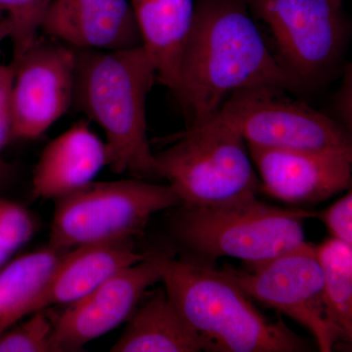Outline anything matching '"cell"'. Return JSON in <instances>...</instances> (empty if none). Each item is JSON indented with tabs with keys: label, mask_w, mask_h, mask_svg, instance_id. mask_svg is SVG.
Here are the masks:
<instances>
[{
	"label": "cell",
	"mask_w": 352,
	"mask_h": 352,
	"mask_svg": "<svg viewBox=\"0 0 352 352\" xmlns=\"http://www.w3.org/2000/svg\"><path fill=\"white\" fill-rule=\"evenodd\" d=\"M258 85L302 90L271 52L245 0H196L173 94L188 126L212 119L234 92Z\"/></svg>",
	"instance_id": "6da1fadb"
},
{
	"label": "cell",
	"mask_w": 352,
	"mask_h": 352,
	"mask_svg": "<svg viewBox=\"0 0 352 352\" xmlns=\"http://www.w3.org/2000/svg\"><path fill=\"white\" fill-rule=\"evenodd\" d=\"M76 53L73 103L105 133L108 168L139 179L157 176L146 117L148 95L157 80L151 58L142 45Z\"/></svg>",
	"instance_id": "7a4b0ae2"
},
{
	"label": "cell",
	"mask_w": 352,
	"mask_h": 352,
	"mask_svg": "<svg viewBox=\"0 0 352 352\" xmlns=\"http://www.w3.org/2000/svg\"><path fill=\"white\" fill-rule=\"evenodd\" d=\"M168 298L200 337L205 351L303 352L310 344L282 320L271 321L223 270L170 256L162 281Z\"/></svg>",
	"instance_id": "3957f363"
},
{
	"label": "cell",
	"mask_w": 352,
	"mask_h": 352,
	"mask_svg": "<svg viewBox=\"0 0 352 352\" xmlns=\"http://www.w3.org/2000/svg\"><path fill=\"white\" fill-rule=\"evenodd\" d=\"M176 208L173 235L201 263L233 258L248 265L263 263L305 244L303 221L317 214L266 205L256 197Z\"/></svg>",
	"instance_id": "277c9868"
},
{
	"label": "cell",
	"mask_w": 352,
	"mask_h": 352,
	"mask_svg": "<svg viewBox=\"0 0 352 352\" xmlns=\"http://www.w3.org/2000/svg\"><path fill=\"white\" fill-rule=\"evenodd\" d=\"M154 156L157 176L168 180L182 205H219L261 192L247 142L217 122L187 127Z\"/></svg>",
	"instance_id": "5b68a950"
},
{
	"label": "cell",
	"mask_w": 352,
	"mask_h": 352,
	"mask_svg": "<svg viewBox=\"0 0 352 352\" xmlns=\"http://www.w3.org/2000/svg\"><path fill=\"white\" fill-rule=\"evenodd\" d=\"M54 201L48 245L61 252L134 240L144 233L153 215L182 205L170 185L139 178L92 182Z\"/></svg>",
	"instance_id": "8992f818"
},
{
	"label": "cell",
	"mask_w": 352,
	"mask_h": 352,
	"mask_svg": "<svg viewBox=\"0 0 352 352\" xmlns=\"http://www.w3.org/2000/svg\"><path fill=\"white\" fill-rule=\"evenodd\" d=\"M268 28L277 59L300 87L323 82L337 69L351 24L342 0H245Z\"/></svg>",
	"instance_id": "52a82bcc"
},
{
	"label": "cell",
	"mask_w": 352,
	"mask_h": 352,
	"mask_svg": "<svg viewBox=\"0 0 352 352\" xmlns=\"http://www.w3.org/2000/svg\"><path fill=\"white\" fill-rule=\"evenodd\" d=\"M208 122L232 129L247 144L258 147L352 149L351 131L346 126L272 85L234 92Z\"/></svg>",
	"instance_id": "ba28073f"
},
{
	"label": "cell",
	"mask_w": 352,
	"mask_h": 352,
	"mask_svg": "<svg viewBox=\"0 0 352 352\" xmlns=\"http://www.w3.org/2000/svg\"><path fill=\"white\" fill-rule=\"evenodd\" d=\"M252 300L274 308L314 336L319 351L331 352L346 338L333 323L315 245L305 242L249 270H222Z\"/></svg>",
	"instance_id": "9c48e42d"
},
{
	"label": "cell",
	"mask_w": 352,
	"mask_h": 352,
	"mask_svg": "<svg viewBox=\"0 0 352 352\" xmlns=\"http://www.w3.org/2000/svg\"><path fill=\"white\" fill-rule=\"evenodd\" d=\"M11 89L12 140H32L61 119L74 102L76 50L36 39L16 63Z\"/></svg>",
	"instance_id": "30bf717a"
},
{
	"label": "cell",
	"mask_w": 352,
	"mask_h": 352,
	"mask_svg": "<svg viewBox=\"0 0 352 352\" xmlns=\"http://www.w3.org/2000/svg\"><path fill=\"white\" fill-rule=\"evenodd\" d=\"M170 254L150 252L120 270L82 300L66 305L53 318L59 352L80 351L85 344L126 323L148 289L162 281Z\"/></svg>",
	"instance_id": "8fae6325"
},
{
	"label": "cell",
	"mask_w": 352,
	"mask_h": 352,
	"mask_svg": "<svg viewBox=\"0 0 352 352\" xmlns=\"http://www.w3.org/2000/svg\"><path fill=\"white\" fill-rule=\"evenodd\" d=\"M248 145L261 191L288 204H316L351 189L352 149L296 150Z\"/></svg>",
	"instance_id": "7c38bea8"
},
{
	"label": "cell",
	"mask_w": 352,
	"mask_h": 352,
	"mask_svg": "<svg viewBox=\"0 0 352 352\" xmlns=\"http://www.w3.org/2000/svg\"><path fill=\"white\" fill-rule=\"evenodd\" d=\"M41 31L76 50L117 51L142 45L129 0H52Z\"/></svg>",
	"instance_id": "4fadbf2b"
},
{
	"label": "cell",
	"mask_w": 352,
	"mask_h": 352,
	"mask_svg": "<svg viewBox=\"0 0 352 352\" xmlns=\"http://www.w3.org/2000/svg\"><path fill=\"white\" fill-rule=\"evenodd\" d=\"M107 164L105 141L80 120L44 148L32 173V196L57 200L94 182Z\"/></svg>",
	"instance_id": "5bb4252c"
},
{
	"label": "cell",
	"mask_w": 352,
	"mask_h": 352,
	"mask_svg": "<svg viewBox=\"0 0 352 352\" xmlns=\"http://www.w3.org/2000/svg\"><path fill=\"white\" fill-rule=\"evenodd\" d=\"M134 240L94 243L65 252L47 286L39 296L34 312L72 305L82 300L120 270L143 261Z\"/></svg>",
	"instance_id": "9a60e30c"
},
{
	"label": "cell",
	"mask_w": 352,
	"mask_h": 352,
	"mask_svg": "<svg viewBox=\"0 0 352 352\" xmlns=\"http://www.w3.org/2000/svg\"><path fill=\"white\" fill-rule=\"evenodd\" d=\"M141 41L156 69L157 80L175 94L185 41L193 23L195 0H129Z\"/></svg>",
	"instance_id": "2e32d148"
},
{
	"label": "cell",
	"mask_w": 352,
	"mask_h": 352,
	"mask_svg": "<svg viewBox=\"0 0 352 352\" xmlns=\"http://www.w3.org/2000/svg\"><path fill=\"white\" fill-rule=\"evenodd\" d=\"M126 323L111 351H205L200 337L183 318L164 287L143 296Z\"/></svg>",
	"instance_id": "e0dca14e"
},
{
	"label": "cell",
	"mask_w": 352,
	"mask_h": 352,
	"mask_svg": "<svg viewBox=\"0 0 352 352\" xmlns=\"http://www.w3.org/2000/svg\"><path fill=\"white\" fill-rule=\"evenodd\" d=\"M64 252L47 245L0 268V335L34 314Z\"/></svg>",
	"instance_id": "ac0fdd59"
},
{
	"label": "cell",
	"mask_w": 352,
	"mask_h": 352,
	"mask_svg": "<svg viewBox=\"0 0 352 352\" xmlns=\"http://www.w3.org/2000/svg\"><path fill=\"white\" fill-rule=\"evenodd\" d=\"M331 317L347 342L352 340V245L331 237L315 245Z\"/></svg>",
	"instance_id": "d6986e66"
},
{
	"label": "cell",
	"mask_w": 352,
	"mask_h": 352,
	"mask_svg": "<svg viewBox=\"0 0 352 352\" xmlns=\"http://www.w3.org/2000/svg\"><path fill=\"white\" fill-rule=\"evenodd\" d=\"M52 0H0V13L10 22V41L16 63L38 39L46 11Z\"/></svg>",
	"instance_id": "ffe728a7"
},
{
	"label": "cell",
	"mask_w": 352,
	"mask_h": 352,
	"mask_svg": "<svg viewBox=\"0 0 352 352\" xmlns=\"http://www.w3.org/2000/svg\"><path fill=\"white\" fill-rule=\"evenodd\" d=\"M30 316L0 335V352H59L53 339V318L44 309Z\"/></svg>",
	"instance_id": "44dd1931"
},
{
	"label": "cell",
	"mask_w": 352,
	"mask_h": 352,
	"mask_svg": "<svg viewBox=\"0 0 352 352\" xmlns=\"http://www.w3.org/2000/svg\"><path fill=\"white\" fill-rule=\"evenodd\" d=\"M36 220L29 210L16 201L0 196V247L13 256L32 239Z\"/></svg>",
	"instance_id": "7402d4cb"
},
{
	"label": "cell",
	"mask_w": 352,
	"mask_h": 352,
	"mask_svg": "<svg viewBox=\"0 0 352 352\" xmlns=\"http://www.w3.org/2000/svg\"><path fill=\"white\" fill-rule=\"evenodd\" d=\"M14 75L15 67L12 64H0V188L6 184L9 175V164L4 161L3 152L12 141L10 99Z\"/></svg>",
	"instance_id": "603a6c76"
},
{
	"label": "cell",
	"mask_w": 352,
	"mask_h": 352,
	"mask_svg": "<svg viewBox=\"0 0 352 352\" xmlns=\"http://www.w3.org/2000/svg\"><path fill=\"white\" fill-rule=\"evenodd\" d=\"M316 217L327 227L331 237L352 245V193L351 189L346 195L331 205Z\"/></svg>",
	"instance_id": "cb8c5ba5"
},
{
	"label": "cell",
	"mask_w": 352,
	"mask_h": 352,
	"mask_svg": "<svg viewBox=\"0 0 352 352\" xmlns=\"http://www.w3.org/2000/svg\"><path fill=\"white\" fill-rule=\"evenodd\" d=\"M351 66L346 69L344 74V82L340 87L339 92L336 96V110L339 117L338 122L342 126H346L351 131L352 116H351Z\"/></svg>",
	"instance_id": "d4e9b609"
},
{
	"label": "cell",
	"mask_w": 352,
	"mask_h": 352,
	"mask_svg": "<svg viewBox=\"0 0 352 352\" xmlns=\"http://www.w3.org/2000/svg\"><path fill=\"white\" fill-rule=\"evenodd\" d=\"M11 29L10 22L6 17L0 18V44L3 43L6 39L10 38Z\"/></svg>",
	"instance_id": "484cf974"
},
{
	"label": "cell",
	"mask_w": 352,
	"mask_h": 352,
	"mask_svg": "<svg viewBox=\"0 0 352 352\" xmlns=\"http://www.w3.org/2000/svg\"><path fill=\"white\" fill-rule=\"evenodd\" d=\"M11 256H11L9 252H7L6 250L2 249V248L0 247V268H1L2 266L6 265V264L10 261Z\"/></svg>",
	"instance_id": "4316f807"
},
{
	"label": "cell",
	"mask_w": 352,
	"mask_h": 352,
	"mask_svg": "<svg viewBox=\"0 0 352 352\" xmlns=\"http://www.w3.org/2000/svg\"><path fill=\"white\" fill-rule=\"evenodd\" d=\"M1 17H4V16H3V15H2V14H1V13H0V18H1Z\"/></svg>",
	"instance_id": "83f0119b"
}]
</instances>
